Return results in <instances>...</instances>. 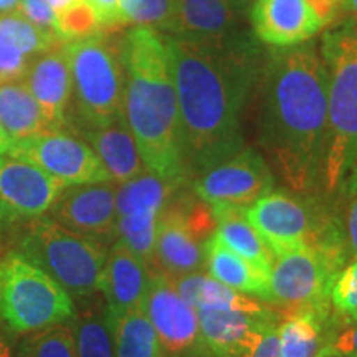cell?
Returning <instances> with one entry per match:
<instances>
[{
    "mask_svg": "<svg viewBox=\"0 0 357 357\" xmlns=\"http://www.w3.org/2000/svg\"><path fill=\"white\" fill-rule=\"evenodd\" d=\"M333 354L357 357V319L346 323L342 331L334 334Z\"/></svg>",
    "mask_w": 357,
    "mask_h": 357,
    "instance_id": "38",
    "label": "cell"
},
{
    "mask_svg": "<svg viewBox=\"0 0 357 357\" xmlns=\"http://www.w3.org/2000/svg\"><path fill=\"white\" fill-rule=\"evenodd\" d=\"M339 271L310 245L276 255L268 281V306L278 318L301 311L329 312V293Z\"/></svg>",
    "mask_w": 357,
    "mask_h": 357,
    "instance_id": "8",
    "label": "cell"
},
{
    "mask_svg": "<svg viewBox=\"0 0 357 357\" xmlns=\"http://www.w3.org/2000/svg\"><path fill=\"white\" fill-rule=\"evenodd\" d=\"M70 323L77 342V357H114L113 333L101 291L75 301V314Z\"/></svg>",
    "mask_w": 357,
    "mask_h": 357,
    "instance_id": "26",
    "label": "cell"
},
{
    "mask_svg": "<svg viewBox=\"0 0 357 357\" xmlns=\"http://www.w3.org/2000/svg\"><path fill=\"white\" fill-rule=\"evenodd\" d=\"M149 280V265L126 243L114 240L108 250L100 284L109 318L142 307Z\"/></svg>",
    "mask_w": 357,
    "mask_h": 357,
    "instance_id": "19",
    "label": "cell"
},
{
    "mask_svg": "<svg viewBox=\"0 0 357 357\" xmlns=\"http://www.w3.org/2000/svg\"><path fill=\"white\" fill-rule=\"evenodd\" d=\"M182 155L199 177L245 149L242 111L261 65L243 32L213 40L167 37Z\"/></svg>",
    "mask_w": 357,
    "mask_h": 357,
    "instance_id": "1",
    "label": "cell"
},
{
    "mask_svg": "<svg viewBox=\"0 0 357 357\" xmlns=\"http://www.w3.org/2000/svg\"><path fill=\"white\" fill-rule=\"evenodd\" d=\"M83 2V0H48V3H50L53 12H55V15L58 13H61L66 8H70L71 6H75V3H79Z\"/></svg>",
    "mask_w": 357,
    "mask_h": 357,
    "instance_id": "45",
    "label": "cell"
},
{
    "mask_svg": "<svg viewBox=\"0 0 357 357\" xmlns=\"http://www.w3.org/2000/svg\"><path fill=\"white\" fill-rule=\"evenodd\" d=\"M0 124L12 142L52 131L38 101L22 82L0 84Z\"/></svg>",
    "mask_w": 357,
    "mask_h": 357,
    "instance_id": "27",
    "label": "cell"
},
{
    "mask_svg": "<svg viewBox=\"0 0 357 357\" xmlns=\"http://www.w3.org/2000/svg\"><path fill=\"white\" fill-rule=\"evenodd\" d=\"M185 205V199L172 195L159 215L151 270L167 278L199 273L207 268L204 242L192 230Z\"/></svg>",
    "mask_w": 357,
    "mask_h": 357,
    "instance_id": "15",
    "label": "cell"
},
{
    "mask_svg": "<svg viewBox=\"0 0 357 357\" xmlns=\"http://www.w3.org/2000/svg\"><path fill=\"white\" fill-rule=\"evenodd\" d=\"M174 13V0H121L119 25L132 24L149 29H167Z\"/></svg>",
    "mask_w": 357,
    "mask_h": 357,
    "instance_id": "32",
    "label": "cell"
},
{
    "mask_svg": "<svg viewBox=\"0 0 357 357\" xmlns=\"http://www.w3.org/2000/svg\"><path fill=\"white\" fill-rule=\"evenodd\" d=\"M71 71V101L77 131L124 121L121 40L105 30L65 40Z\"/></svg>",
    "mask_w": 357,
    "mask_h": 357,
    "instance_id": "6",
    "label": "cell"
},
{
    "mask_svg": "<svg viewBox=\"0 0 357 357\" xmlns=\"http://www.w3.org/2000/svg\"><path fill=\"white\" fill-rule=\"evenodd\" d=\"M19 3L20 0H0V15H2V13L17 10V8H19Z\"/></svg>",
    "mask_w": 357,
    "mask_h": 357,
    "instance_id": "47",
    "label": "cell"
},
{
    "mask_svg": "<svg viewBox=\"0 0 357 357\" xmlns=\"http://www.w3.org/2000/svg\"><path fill=\"white\" fill-rule=\"evenodd\" d=\"M321 55L328 68V131L321 182L333 194L344 185L357 154V32L349 25L326 33Z\"/></svg>",
    "mask_w": 357,
    "mask_h": 357,
    "instance_id": "5",
    "label": "cell"
},
{
    "mask_svg": "<svg viewBox=\"0 0 357 357\" xmlns=\"http://www.w3.org/2000/svg\"><path fill=\"white\" fill-rule=\"evenodd\" d=\"M142 311L153 323L162 351L167 354L181 357L195 351L204 352L197 311L182 300L166 275L151 270Z\"/></svg>",
    "mask_w": 357,
    "mask_h": 357,
    "instance_id": "12",
    "label": "cell"
},
{
    "mask_svg": "<svg viewBox=\"0 0 357 357\" xmlns=\"http://www.w3.org/2000/svg\"><path fill=\"white\" fill-rule=\"evenodd\" d=\"M0 33L30 58L65 42L58 35L45 32L40 26L32 24L19 10H12L0 15Z\"/></svg>",
    "mask_w": 357,
    "mask_h": 357,
    "instance_id": "31",
    "label": "cell"
},
{
    "mask_svg": "<svg viewBox=\"0 0 357 357\" xmlns=\"http://www.w3.org/2000/svg\"><path fill=\"white\" fill-rule=\"evenodd\" d=\"M95 12L100 29H114L119 25V3L121 0H86Z\"/></svg>",
    "mask_w": 357,
    "mask_h": 357,
    "instance_id": "37",
    "label": "cell"
},
{
    "mask_svg": "<svg viewBox=\"0 0 357 357\" xmlns=\"http://www.w3.org/2000/svg\"><path fill=\"white\" fill-rule=\"evenodd\" d=\"M65 187L33 164L0 155V235L47 215Z\"/></svg>",
    "mask_w": 357,
    "mask_h": 357,
    "instance_id": "10",
    "label": "cell"
},
{
    "mask_svg": "<svg viewBox=\"0 0 357 357\" xmlns=\"http://www.w3.org/2000/svg\"><path fill=\"white\" fill-rule=\"evenodd\" d=\"M344 187H346L347 194H349V195L357 194V154H356L354 164H352V167L349 171V176H347L346 182H344Z\"/></svg>",
    "mask_w": 357,
    "mask_h": 357,
    "instance_id": "44",
    "label": "cell"
},
{
    "mask_svg": "<svg viewBox=\"0 0 357 357\" xmlns=\"http://www.w3.org/2000/svg\"><path fill=\"white\" fill-rule=\"evenodd\" d=\"M307 2L324 26L333 24L341 6V0H307Z\"/></svg>",
    "mask_w": 357,
    "mask_h": 357,
    "instance_id": "40",
    "label": "cell"
},
{
    "mask_svg": "<svg viewBox=\"0 0 357 357\" xmlns=\"http://www.w3.org/2000/svg\"><path fill=\"white\" fill-rule=\"evenodd\" d=\"M252 26L260 42L275 48L306 43L323 29L307 0H257Z\"/></svg>",
    "mask_w": 357,
    "mask_h": 357,
    "instance_id": "18",
    "label": "cell"
},
{
    "mask_svg": "<svg viewBox=\"0 0 357 357\" xmlns=\"http://www.w3.org/2000/svg\"><path fill=\"white\" fill-rule=\"evenodd\" d=\"M243 0H174L167 32L172 37L213 40L240 32Z\"/></svg>",
    "mask_w": 357,
    "mask_h": 357,
    "instance_id": "20",
    "label": "cell"
},
{
    "mask_svg": "<svg viewBox=\"0 0 357 357\" xmlns=\"http://www.w3.org/2000/svg\"><path fill=\"white\" fill-rule=\"evenodd\" d=\"M204 250L208 275L212 278L236 289V291L252 294V296L266 301L270 275L261 271L247 258L231 252L227 245L220 242L215 231L205 240Z\"/></svg>",
    "mask_w": 357,
    "mask_h": 357,
    "instance_id": "23",
    "label": "cell"
},
{
    "mask_svg": "<svg viewBox=\"0 0 357 357\" xmlns=\"http://www.w3.org/2000/svg\"><path fill=\"white\" fill-rule=\"evenodd\" d=\"M0 357H19L13 341V333L0 324Z\"/></svg>",
    "mask_w": 357,
    "mask_h": 357,
    "instance_id": "42",
    "label": "cell"
},
{
    "mask_svg": "<svg viewBox=\"0 0 357 357\" xmlns=\"http://www.w3.org/2000/svg\"><path fill=\"white\" fill-rule=\"evenodd\" d=\"M243 2H247V0H243Z\"/></svg>",
    "mask_w": 357,
    "mask_h": 357,
    "instance_id": "50",
    "label": "cell"
},
{
    "mask_svg": "<svg viewBox=\"0 0 357 357\" xmlns=\"http://www.w3.org/2000/svg\"><path fill=\"white\" fill-rule=\"evenodd\" d=\"M75 301L42 268L15 250L0 257V324L13 334H29L70 321Z\"/></svg>",
    "mask_w": 357,
    "mask_h": 357,
    "instance_id": "7",
    "label": "cell"
},
{
    "mask_svg": "<svg viewBox=\"0 0 357 357\" xmlns=\"http://www.w3.org/2000/svg\"><path fill=\"white\" fill-rule=\"evenodd\" d=\"M48 217L75 234L109 245L116 240V182L65 187Z\"/></svg>",
    "mask_w": 357,
    "mask_h": 357,
    "instance_id": "13",
    "label": "cell"
},
{
    "mask_svg": "<svg viewBox=\"0 0 357 357\" xmlns=\"http://www.w3.org/2000/svg\"><path fill=\"white\" fill-rule=\"evenodd\" d=\"M162 211L139 208L123 215H116V240L126 243L151 268L154 255L158 222Z\"/></svg>",
    "mask_w": 357,
    "mask_h": 357,
    "instance_id": "29",
    "label": "cell"
},
{
    "mask_svg": "<svg viewBox=\"0 0 357 357\" xmlns=\"http://www.w3.org/2000/svg\"><path fill=\"white\" fill-rule=\"evenodd\" d=\"M200 339L208 357H252L268 328L278 324V314L268 307L261 312L197 310Z\"/></svg>",
    "mask_w": 357,
    "mask_h": 357,
    "instance_id": "16",
    "label": "cell"
},
{
    "mask_svg": "<svg viewBox=\"0 0 357 357\" xmlns=\"http://www.w3.org/2000/svg\"><path fill=\"white\" fill-rule=\"evenodd\" d=\"M17 10H19L24 17H26L32 24L45 30V32L58 35V20L52 6L48 3V0H20ZM58 37H60V35H58Z\"/></svg>",
    "mask_w": 357,
    "mask_h": 357,
    "instance_id": "36",
    "label": "cell"
},
{
    "mask_svg": "<svg viewBox=\"0 0 357 357\" xmlns=\"http://www.w3.org/2000/svg\"><path fill=\"white\" fill-rule=\"evenodd\" d=\"M275 178L266 160L255 149L245 147L225 162L195 177L192 189L211 207L231 205L247 208L273 189Z\"/></svg>",
    "mask_w": 357,
    "mask_h": 357,
    "instance_id": "11",
    "label": "cell"
},
{
    "mask_svg": "<svg viewBox=\"0 0 357 357\" xmlns=\"http://www.w3.org/2000/svg\"><path fill=\"white\" fill-rule=\"evenodd\" d=\"M10 146H12L10 137L7 136L6 129H3L2 124H0V155H6L8 153V149H10Z\"/></svg>",
    "mask_w": 357,
    "mask_h": 357,
    "instance_id": "46",
    "label": "cell"
},
{
    "mask_svg": "<svg viewBox=\"0 0 357 357\" xmlns=\"http://www.w3.org/2000/svg\"><path fill=\"white\" fill-rule=\"evenodd\" d=\"M6 155L33 164L66 187L114 182L91 146L65 129L12 142Z\"/></svg>",
    "mask_w": 357,
    "mask_h": 357,
    "instance_id": "9",
    "label": "cell"
},
{
    "mask_svg": "<svg viewBox=\"0 0 357 357\" xmlns=\"http://www.w3.org/2000/svg\"><path fill=\"white\" fill-rule=\"evenodd\" d=\"M329 312L301 311L280 318L278 339L281 357H333Z\"/></svg>",
    "mask_w": 357,
    "mask_h": 357,
    "instance_id": "22",
    "label": "cell"
},
{
    "mask_svg": "<svg viewBox=\"0 0 357 357\" xmlns=\"http://www.w3.org/2000/svg\"><path fill=\"white\" fill-rule=\"evenodd\" d=\"M252 357H281L280 339H278V324L268 328L263 334L260 344L253 351Z\"/></svg>",
    "mask_w": 357,
    "mask_h": 357,
    "instance_id": "39",
    "label": "cell"
},
{
    "mask_svg": "<svg viewBox=\"0 0 357 357\" xmlns=\"http://www.w3.org/2000/svg\"><path fill=\"white\" fill-rule=\"evenodd\" d=\"M7 238L8 248L42 268L73 301L100 291L108 245L75 234L48 215L20 223L8 231Z\"/></svg>",
    "mask_w": 357,
    "mask_h": 357,
    "instance_id": "4",
    "label": "cell"
},
{
    "mask_svg": "<svg viewBox=\"0 0 357 357\" xmlns=\"http://www.w3.org/2000/svg\"><path fill=\"white\" fill-rule=\"evenodd\" d=\"M215 217V234L223 245L231 252L247 258L261 271L270 275L275 261V253L268 247L263 236L245 215V208L231 207V205H217L211 207Z\"/></svg>",
    "mask_w": 357,
    "mask_h": 357,
    "instance_id": "24",
    "label": "cell"
},
{
    "mask_svg": "<svg viewBox=\"0 0 357 357\" xmlns=\"http://www.w3.org/2000/svg\"><path fill=\"white\" fill-rule=\"evenodd\" d=\"M32 58L22 53L10 40L0 33V84L22 82Z\"/></svg>",
    "mask_w": 357,
    "mask_h": 357,
    "instance_id": "35",
    "label": "cell"
},
{
    "mask_svg": "<svg viewBox=\"0 0 357 357\" xmlns=\"http://www.w3.org/2000/svg\"><path fill=\"white\" fill-rule=\"evenodd\" d=\"M124 121L149 171L176 185L189 181L181 147L177 93L166 38L134 26L121 38Z\"/></svg>",
    "mask_w": 357,
    "mask_h": 357,
    "instance_id": "3",
    "label": "cell"
},
{
    "mask_svg": "<svg viewBox=\"0 0 357 357\" xmlns=\"http://www.w3.org/2000/svg\"><path fill=\"white\" fill-rule=\"evenodd\" d=\"M114 357H164L162 346L146 312L132 310L109 318Z\"/></svg>",
    "mask_w": 357,
    "mask_h": 357,
    "instance_id": "28",
    "label": "cell"
},
{
    "mask_svg": "<svg viewBox=\"0 0 357 357\" xmlns=\"http://www.w3.org/2000/svg\"><path fill=\"white\" fill-rule=\"evenodd\" d=\"M329 300L344 323L357 319V258L336 275Z\"/></svg>",
    "mask_w": 357,
    "mask_h": 357,
    "instance_id": "33",
    "label": "cell"
},
{
    "mask_svg": "<svg viewBox=\"0 0 357 357\" xmlns=\"http://www.w3.org/2000/svg\"><path fill=\"white\" fill-rule=\"evenodd\" d=\"M333 357H346V356H333Z\"/></svg>",
    "mask_w": 357,
    "mask_h": 357,
    "instance_id": "49",
    "label": "cell"
},
{
    "mask_svg": "<svg viewBox=\"0 0 357 357\" xmlns=\"http://www.w3.org/2000/svg\"><path fill=\"white\" fill-rule=\"evenodd\" d=\"M339 12H344L351 17V29L357 32V0H341Z\"/></svg>",
    "mask_w": 357,
    "mask_h": 357,
    "instance_id": "43",
    "label": "cell"
},
{
    "mask_svg": "<svg viewBox=\"0 0 357 357\" xmlns=\"http://www.w3.org/2000/svg\"><path fill=\"white\" fill-rule=\"evenodd\" d=\"M19 357H77L73 326L70 321L29 333L17 347Z\"/></svg>",
    "mask_w": 357,
    "mask_h": 357,
    "instance_id": "30",
    "label": "cell"
},
{
    "mask_svg": "<svg viewBox=\"0 0 357 357\" xmlns=\"http://www.w3.org/2000/svg\"><path fill=\"white\" fill-rule=\"evenodd\" d=\"M171 280L172 287L177 289L182 300L197 310H222V311H247V312H261L266 311V305L261 301L250 298L247 294L236 291V289L220 283L211 275H205L202 271L190 273L184 276H177Z\"/></svg>",
    "mask_w": 357,
    "mask_h": 357,
    "instance_id": "25",
    "label": "cell"
},
{
    "mask_svg": "<svg viewBox=\"0 0 357 357\" xmlns=\"http://www.w3.org/2000/svg\"><path fill=\"white\" fill-rule=\"evenodd\" d=\"M2 242H3V236L0 235V247H2Z\"/></svg>",
    "mask_w": 357,
    "mask_h": 357,
    "instance_id": "48",
    "label": "cell"
},
{
    "mask_svg": "<svg viewBox=\"0 0 357 357\" xmlns=\"http://www.w3.org/2000/svg\"><path fill=\"white\" fill-rule=\"evenodd\" d=\"M63 43L33 56L26 75L22 79V83L38 101L52 131L68 126V108L73 84Z\"/></svg>",
    "mask_w": 357,
    "mask_h": 357,
    "instance_id": "17",
    "label": "cell"
},
{
    "mask_svg": "<svg viewBox=\"0 0 357 357\" xmlns=\"http://www.w3.org/2000/svg\"><path fill=\"white\" fill-rule=\"evenodd\" d=\"M58 20V35L63 40L86 37L100 30L96 15L93 8L88 6L86 0L75 3L56 15Z\"/></svg>",
    "mask_w": 357,
    "mask_h": 357,
    "instance_id": "34",
    "label": "cell"
},
{
    "mask_svg": "<svg viewBox=\"0 0 357 357\" xmlns=\"http://www.w3.org/2000/svg\"><path fill=\"white\" fill-rule=\"evenodd\" d=\"M116 184L149 171L126 121L79 131Z\"/></svg>",
    "mask_w": 357,
    "mask_h": 357,
    "instance_id": "21",
    "label": "cell"
},
{
    "mask_svg": "<svg viewBox=\"0 0 357 357\" xmlns=\"http://www.w3.org/2000/svg\"><path fill=\"white\" fill-rule=\"evenodd\" d=\"M346 234H347V245H349L352 257L357 258V194L354 200H352L349 212H347Z\"/></svg>",
    "mask_w": 357,
    "mask_h": 357,
    "instance_id": "41",
    "label": "cell"
},
{
    "mask_svg": "<svg viewBox=\"0 0 357 357\" xmlns=\"http://www.w3.org/2000/svg\"><path fill=\"white\" fill-rule=\"evenodd\" d=\"M260 144L293 192L307 194L323 171L328 68L316 45L270 52L261 66Z\"/></svg>",
    "mask_w": 357,
    "mask_h": 357,
    "instance_id": "2",
    "label": "cell"
},
{
    "mask_svg": "<svg viewBox=\"0 0 357 357\" xmlns=\"http://www.w3.org/2000/svg\"><path fill=\"white\" fill-rule=\"evenodd\" d=\"M245 215L276 255L311 245L319 223L305 202L284 192H270L245 208Z\"/></svg>",
    "mask_w": 357,
    "mask_h": 357,
    "instance_id": "14",
    "label": "cell"
}]
</instances>
